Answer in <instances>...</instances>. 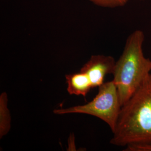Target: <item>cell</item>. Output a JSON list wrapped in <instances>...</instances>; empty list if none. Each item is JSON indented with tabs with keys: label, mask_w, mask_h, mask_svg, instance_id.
I'll return each instance as SVG.
<instances>
[{
	"label": "cell",
	"mask_w": 151,
	"mask_h": 151,
	"mask_svg": "<svg viewBox=\"0 0 151 151\" xmlns=\"http://www.w3.org/2000/svg\"><path fill=\"white\" fill-rule=\"evenodd\" d=\"M125 151H151V142L130 144L125 146Z\"/></svg>",
	"instance_id": "8"
},
{
	"label": "cell",
	"mask_w": 151,
	"mask_h": 151,
	"mask_svg": "<svg viewBox=\"0 0 151 151\" xmlns=\"http://www.w3.org/2000/svg\"><path fill=\"white\" fill-rule=\"evenodd\" d=\"M113 133L114 146L151 142V75L122 106Z\"/></svg>",
	"instance_id": "1"
},
{
	"label": "cell",
	"mask_w": 151,
	"mask_h": 151,
	"mask_svg": "<svg viewBox=\"0 0 151 151\" xmlns=\"http://www.w3.org/2000/svg\"><path fill=\"white\" fill-rule=\"evenodd\" d=\"M115 62L111 55H92L80 70L88 76L93 88L99 87L104 83L106 76L113 75Z\"/></svg>",
	"instance_id": "4"
},
{
	"label": "cell",
	"mask_w": 151,
	"mask_h": 151,
	"mask_svg": "<svg viewBox=\"0 0 151 151\" xmlns=\"http://www.w3.org/2000/svg\"><path fill=\"white\" fill-rule=\"evenodd\" d=\"M9 99L7 92L0 95V139L7 135L11 128V116L8 107Z\"/></svg>",
	"instance_id": "6"
},
{
	"label": "cell",
	"mask_w": 151,
	"mask_h": 151,
	"mask_svg": "<svg viewBox=\"0 0 151 151\" xmlns=\"http://www.w3.org/2000/svg\"><path fill=\"white\" fill-rule=\"evenodd\" d=\"M65 77L67 85V90L70 95L86 97L93 88L88 76L81 70L78 72L67 74Z\"/></svg>",
	"instance_id": "5"
},
{
	"label": "cell",
	"mask_w": 151,
	"mask_h": 151,
	"mask_svg": "<svg viewBox=\"0 0 151 151\" xmlns=\"http://www.w3.org/2000/svg\"><path fill=\"white\" fill-rule=\"evenodd\" d=\"M75 138L73 133H70L68 141V151H76Z\"/></svg>",
	"instance_id": "9"
},
{
	"label": "cell",
	"mask_w": 151,
	"mask_h": 151,
	"mask_svg": "<svg viewBox=\"0 0 151 151\" xmlns=\"http://www.w3.org/2000/svg\"><path fill=\"white\" fill-rule=\"evenodd\" d=\"M145 38L140 30L132 32L122 53L116 60L113 81L117 87L122 106L151 75V59L146 58L143 53Z\"/></svg>",
	"instance_id": "2"
},
{
	"label": "cell",
	"mask_w": 151,
	"mask_h": 151,
	"mask_svg": "<svg viewBox=\"0 0 151 151\" xmlns=\"http://www.w3.org/2000/svg\"><path fill=\"white\" fill-rule=\"evenodd\" d=\"M95 5L106 7L115 8L123 6L127 4L129 0H89Z\"/></svg>",
	"instance_id": "7"
},
{
	"label": "cell",
	"mask_w": 151,
	"mask_h": 151,
	"mask_svg": "<svg viewBox=\"0 0 151 151\" xmlns=\"http://www.w3.org/2000/svg\"></svg>",
	"instance_id": "10"
},
{
	"label": "cell",
	"mask_w": 151,
	"mask_h": 151,
	"mask_svg": "<svg viewBox=\"0 0 151 151\" xmlns=\"http://www.w3.org/2000/svg\"><path fill=\"white\" fill-rule=\"evenodd\" d=\"M121 108L118 89L112 80L104 82L99 87L97 95L91 101L70 108L55 109L53 112L56 115L82 114L91 115L108 124L113 132Z\"/></svg>",
	"instance_id": "3"
}]
</instances>
